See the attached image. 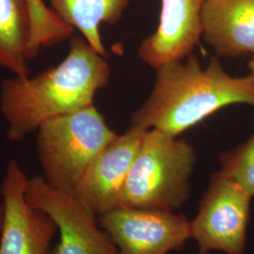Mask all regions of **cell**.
Listing matches in <instances>:
<instances>
[{
    "label": "cell",
    "mask_w": 254,
    "mask_h": 254,
    "mask_svg": "<svg viewBox=\"0 0 254 254\" xmlns=\"http://www.w3.org/2000/svg\"><path fill=\"white\" fill-rule=\"evenodd\" d=\"M109 79L106 57L83 37L71 38L61 64L33 77L12 75L1 83L0 113L9 140L22 141L46 121L91 107Z\"/></svg>",
    "instance_id": "cell-1"
},
{
    "label": "cell",
    "mask_w": 254,
    "mask_h": 254,
    "mask_svg": "<svg viewBox=\"0 0 254 254\" xmlns=\"http://www.w3.org/2000/svg\"><path fill=\"white\" fill-rule=\"evenodd\" d=\"M155 71L154 89L131 115V127L155 129L177 137L225 107H254V73L233 76L216 57L202 68L198 56L191 53Z\"/></svg>",
    "instance_id": "cell-2"
},
{
    "label": "cell",
    "mask_w": 254,
    "mask_h": 254,
    "mask_svg": "<svg viewBox=\"0 0 254 254\" xmlns=\"http://www.w3.org/2000/svg\"><path fill=\"white\" fill-rule=\"evenodd\" d=\"M196 163L185 138L147 130L124 188L121 206L176 212L190 196Z\"/></svg>",
    "instance_id": "cell-3"
},
{
    "label": "cell",
    "mask_w": 254,
    "mask_h": 254,
    "mask_svg": "<svg viewBox=\"0 0 254 254\" xmlns=\"http://www.w3.org/2000/svg\"><path fill=\"white\" fill-rule=\"evenodd\" d=\"M36 134L43 178L73 193L94 158L117 135L93 105L46 121Z\"/></svg>",
    "instance_id": "cell-4"
},
{
    "label": "cell",
    "mask_w": 254,
    "mask_h": 254,
    "mask_svg": "<svg viewBox=\"0 0 254 254\" xmlns=\"http://www.w3.org/2000/svg\"><path fill=\"white\" fill-rule=\"evenodd\" d=\"M252 200L220 171L213 173L190 220L191 239L198 244L199 254H245Z\"/></svg>",
    "instance_id": "cell-5"
},
{
    "label": "cell",
    "mask_w": 254,
    "mask_h": 254,
    "mask_svg": "<svg viewBox=\"0 0 254 254\" xmlns=\"http://www.w3.org/2000/svg\"><path fill=\"white\" fill-rule=\"evenodd\" d=\"M27 202L48 215L57 226L60 242L53 254H120L98 216L73 192L48 185L42 175L29 178Z\"/></svg>",
    "instance_id": "cell-6"
},
{
    "label": "cell",
    "mask_w": 254,
    "mask_h": 254,
    "mask_svg": "<svg viewBox=\"0 0 254 254\" xmlns=\"http://www.w3.org/2000/svg\"><path fill=\"white\" fill-rule=\"evenodd\" d=\"M99 220L120 254H170L191 239L190 220L172 211L120 206Z\"/></svg>",
    "instance_id": "cell-7"
},
{
    "label": "cell",
    "mask_w": 254,
    "mask_h": 254,
    "mask_svg": "<svg viewBox=\"0 0 254 254\" xmlns=\"http://www.w3.org/2000/svg\"><path fill=\"white\" fill-rule=\"evenodd\" d=\"M28 180L18 161L11 159L2 180L5 215L0 254H53L57 226L48 215L27 202Z\"/></svg>",
    "instance_id": "cell-8"
},
{
    "label": "cell",
    "mask_w": 254,
    "mask_h": 254,
    "mask_svg": "<svg viewBox=\"0 0 254 254\" xmlns=\"http://www.w3.org/2000/svg\"><path fill=\"white\" fill-rule=\"evenodd\" d=\"M147 130L129 127L94 158L73 193L98 216L121 206L128 173Z\"/></svg>",
    "instance_id": "cell-9"
},
{
    "label": "cell",
    "mask_w": 254,
    "mask_h": 254,
    "mask_svg": "<svg viewBox=\"0 0 254 254\" xmlns=\"http://www.w3.org/2000/svg\"><path fill=\"white\" fill-rule=\"evenodd\" d=\"M205 0H162L159 23L137 48V57L156 69L191 54L201 38Z\"/></svg>",
    "instance_id": "cell-10"
},
{
    "label": "cell",
    "mask_w": 254,
    "mask_h": 254,
    "mask_svg": "<svg viewBox=\"0 0 254 254\" xmlns=\"http://www.w3.org/2000/svg\"><path fill=\"white\" fill-rule=\"evenodd\" d=\"M201 38L218 57L254 55V0H205Z\"/></svg>",
    "instance_id": "cell-11"
},
{
    "label": "cell",
    "mask_w": 254,
    "mask_h": 254,
    "mask_svg": "<svg viewBox=\"0 0 254 254\" xmlns=\"http://www.w3.org/2000/svg\"><path fill=\"white\" fill-rule=\"evenodd\" d=\"M31 40L28 0H0V68L12 75H28V63L36 57Z\"/></svg>",
    "instance_id": "cell-12"
},
{
    "label": "cell",
    "mask_w": 254,
    "mask_h": 254,
    "mask_svg": "<svg viewBox=\"0 0 254 254\" xmlns=\"http://www.w3.org/2000/svg\"><path fill=\"white\" fill-rule=\"evenodd\" d=\"M64 23L77 29L98 53L107 57L101 38L102 24L114 26L131 0H44Z\"/></svg>",
    "instance_id": "cell-13"
},
{
    "label": "cell",
    "mask_w": 254,
    "mask_h": 254,
    "mask_svg": "<svg viewBox=\"0 0 254 254\" xmlns=\"http://www.w3.org/2000/svg\"><path fill=\"white\" fill-rule=\"evenodd\" d=\"M28 2L32 16L31 46L36 56L42 48L72 38L74 29L59 18L44 0H28Z\"/></svg>",
    "instance_id": "cell-14"
},
{
    "label": "cell",
    "mask_w": 254,
    "mask_h": 254,
    "mask_svg": "<svg viewBox=\"0 0 254 254\" xmlns=\"http://www.w3.org/2000/svg\"><path fill=\"white\" fill-rule=\"evenodd\" d=\"M220 172L254 197V133L244 142L218 157Z\"/></svg>",
    "instance_id": "cell-15"
},
{
    "label": "cell",
    "mask_w": 254,
    "mask_h": 254,
    "mask_svg": "<svg viewBox=\"0 0 254 254\" xmlns=\"http://www.w3.org/2000/svg\"><path fill=\"white\" fill-rule=\"evenodd\" d=\"M4 215H5V206H4L3 193H2V182H0V236H1L3 222H4Z\"/></svg>",
    "instance_id": "cell-16"
},
{
    "label": "cell",
    "mask_w": 254,
    "mask_h": 254,
    "mask_svg": "<svg viewBox=\"0 0 254 254\" xmlns=\"http://www.w3.org/2000/svg\"><path fill=\"white\" fill-rule=\"evenodd\" d=\"M248 67H249V70H250V73H254V55L252 56L249 64H248Z\"/></svg>",
    "instance_id": "cell-17"
}]
</instances>
